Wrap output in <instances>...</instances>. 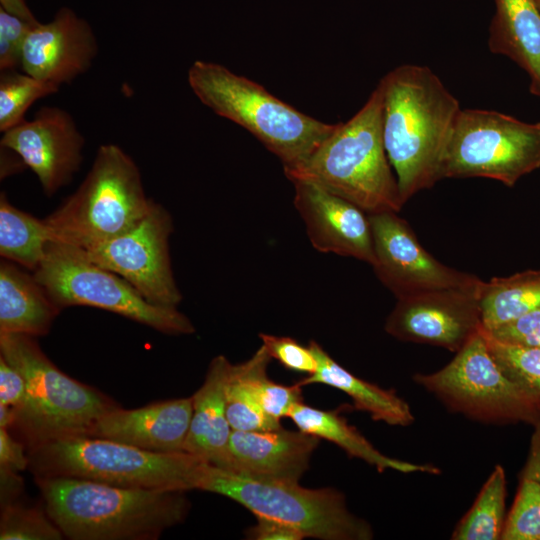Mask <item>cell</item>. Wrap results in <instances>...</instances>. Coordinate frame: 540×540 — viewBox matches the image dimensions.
Returning <instances> with one entry per match:
<instances>
[{"instance_id": "d6986e66", "label": "cell", "mask_w": 540, "mask_h": 540, "mask_svg": "<svg viewBox=\"0 0 540 540\" xmlns=\"http://www.w3.org/2000/svg\"><path fill=\"white\" fill-rule=\"evenodd\" d=\"M192 413V397L136 409L117 406L99 417L85 436L119 441L151 452H182Z\"/></svg>"}, {"instance_id": "9c48e42d", "label": "cell", "mask_w": 540, "mask_h": 540, "mask_svg": "<svg viewBox=\"0 0 540 540\" xmlns=\"http://www.w3.org/2000/svg\"><path fill=\"white\" fill-rule=\"evenodd\" d=\"M33 274L61 310L68 306H91L165 334L195 332L190 319L177 308L150 303L128 281L92 262L78 247L49 242L45 257Z\"/></svg>"}, {"instance_id": "52a82bcc", "label": "cell", "mask_w": 540, "mask_h": 540, "mask_svg": "<svg viewBox=\"0 0 540 540\" xmlns=\"http://www.w3.org/2000/svg\"><path fill=\"white\" fill-rule=\"evenodd\" d=\"M152 203L134 160L104 144L78 189L44 220L52 241L88 249L130 230Z\"/></svg>"}, {"instance_id": "4316f807", "label": "cell", "mask_w": 540, "mask_h": 540, "mask_svg": "<svg viewBox=\"0 0 540 540\" xmlns=\"http://www.w3.org/2000/svg\"><path fill=\"white\" fill-rule=\"evenodd\" d=\"M50 230L45 222L12 205L5 192L0 195V255L31 271L42 263Z\"/></svg>"}, {"instance_id": "277c9868", "label": "cell", "mask_w": 540, "mask_h": 540, "mask_svg": "<svg viewBox=\"0 0 540 540\" xmlns=\"http://www.w3.org/2000/svg\"><path fill=\"white\" fill-rule=\"evenodd\" d=\"M187 79L201 103L250 132L281 160L283 168L304 162L338 124L298 111L262 85L218 63L196 60Z\"/></svg>"}, {"instance_id": "6da1fadb", "label": "cell", "mask_w": 540, "mask_h": 540, "mask_svg": "<svg viewBox=\"0 0 540 540\" xmlns=\"http://www.w3.org/2000/svg\"><path fill=\"white\" fill-rule=\"evenodd\" d=\"M378 85L384 147L406 203L441 180L443 153L461 107L427 66H397Z\"/></svg>"}, {"instance_id": "e0dca14e", "label": "cell", "mask_w": 540, "mask_h": 540, "mask_svg": "<svg viewBox=\"0 0 540 540\" xmlns=\"http://www.w3.org/2000/svg\"><path fill=\"white\" fill-rule=\"evenodd\" d=\"M292 183L294 205L312 246L320 252L353 257L372 266L375 256L368 213L315 183Z\"/></svg>"}, {"instance_id": "f35d334b", "label": "cell", "mask_w": 540, "mask_h": 540, "mask_svg": "<svg viewBox=\"0 0 540 540\" xmlns=\"http://www.w3.org/2000/svg\"><path fill=\"white\" fill-rule=\"evenodd\" d=\"M28 464L24 445L14 439L7 428L0 427V467L20 472L27 469Z\"/></svg>"}, {"instance_id": "2e32d148", "label": "cell", "mask_w": 540, "mask_h": 540, "mask_svg": "<svg viewBox=\"0 0 540 540\" xmlns=\"http://www.w3.org/2000/svg\"><path fill=\"white\" fill-rule=\"evenodd\" d=\"M97 53L91 26L73 10L63 7L50 22L30 29L23 43L20 69L60 87L85 73Z\"/></svg>"}, {"instance_id": "d4e9b609", "label": "cell", "mask_w": 540, "mask_h": 540, "mask_svg": "<svg viewBox=\"0 0 540 540\" xmlns=\"http://www.w3.org/2000/svg\"><path fill=\"white\" fill-rule=\"evenodd\" d=\"M271 357L261 345L247 361L231 364L226 387V412L233 431H264L280 428V421L261 408L256 381L267 371Z\"/></svg>"}, {"instance_id": "7a4b0ae2", "label": "cell", "mask_w": 540, "mask_h": 540, "mask_svg": "<svg viewBox=\"0 0 540 540\" xmlns=\"http://www.w3.org/2000/svg\"><path fill=\"white\" fill-rule=\"evenodd\" d=\"M44 507L71 540H155L183 522L186 491L126 488L71 477H34Z\"/></svg>"}, {"instance_id": "e575fe53", "label": "cell", "mask_w": 540, "mask_h": 540, "mask_svg": "<svg viewBox=\"0 0 540 540\" xmlns=\"http://www.w3.org/2000/svg\"><path fill=\"white\" fill-rule=\"evenodd\" d=\"M33 26L0 7L1 72L20 68L23 43Z\"/></svg>"}, {"instance_id": "74e56055", "label": "cell", "mask_w": 540, "mask_h": 540, "mask_svg": "<svg viewBox=\"0 0 540 540\" xmlns=\"http://www.w3.org/2000/svg\"><path fill=\"white\" fill-rule=\"evenodd\" d=\"M257 522L246 535L253 540H301L305 536L297 528L274 519L256 517Z\"/></svg>"}, {"instance_id": "836d02e7", "label": "cell", "mask_w": 540, "mask_h": 540, "mask_svg": "<svg viewBox=\"0 0 540 540\" xmlns=\"http://www.w3.org/2000/svg\"><path fill=\"white\" fill-rule=\"evenodd\" d=\"M256 387L261 408L277 421L289 417L294 406L302 402V386L299 383L291 386L276 383L268 378L267 371L258 377Z\"/></svg>"}, {"instance_id": "d6a6232c", "label": "cell", "mask_w": 540, "mask_h": 540, "mask_svg": "<svg viewBox=\"0 0 540 540\" xmlns=\"http://www.w3.org/2000/svg\"><path fill=\"white\" fill-rule=\"evenodd\" d=\"M262 345L272 359L284 368L311 375L317 369V360L309 346L305 347L295 339L261 333Z\"/></svg>"}, {"instance_id": "8fae6325", "label": "cell", "mask_w": 540, "mask_h": 540, "mask_svg": "<svg viewBox=\"0 0 540 540\" xmlns=\"http://www.w3.org/2000/svg\"><path fill=\"white\" fill-rule=\"evenodd\" d=\"M414 381L449 410L487 424L540 423V407L491 355L481 328L440 370Z\"/></svg>"}, {"instance_id": "60d3db41", "label": "cell", "mask_w": 540, "mask_h": 540, "mask_svg": "<svg viewBox=\"0 0 540 540\" xmlns=\"http://www.w3.org/2000/svg\"><path fill=\"white\" fill-rule=\"evenodd\" d=\"M521 477L534 481L540 487V423L534 426Z\"/></svg>"}, {"instance_id": "4dcf8cb0", "label": "cell", "mask_w": 540, "mask_h": 540, "mask_svg": "<svg viewBox=\"0 0 540 540\" xmlns=\"http://www.w3.org/2000/svg\"><path fill=\"white\" fill-rule=\"evenodd\" d=\"M64 534L45 507L27 506L19 501L1 507V540H61Z\"/></svg>"}, {"instance_id": "f546056e", "label": "cell", "mask_w": 540, "mask_h": 540, "mask_svg": "<svg viewBox=\"0 0 540 540\" xmlns=\"http://www.w3.org/2000/svg\"><path fill=\"white\" fill-rule=\"evenodd\" d=\"M487 347L502 371L540 407V348L499 342L482 327Z\"/></svg>"}, {"instance_id": "4fadbf2b", "label": "cell", "mask_w": 540, "mask_h": 540, "mask_svg": "<svg viewBox=\"0 0 540 540\" xmlns=\"http://www.w3.org/2000/svg\"><path fill=\"white\" fill-rule=\"evenodd\" d=\"M368 215L375 256L372 267L397 299L438 289L472 287L482 281L434 258L398 212Z\"/></svg>"}, {"instance_id": "83f0119b", "label": "cell", "mask_w": 540, "mask_h": 540, "mask_svg": "<svg viewBox=\"0 0 540 540\" xmlns=\"http://www.w3.org/2000/svg\"><path fill=\"white\" fill-rule=\"evenodd\" d=\"M506 475L496 465L473 505L456 525L451 539L498 540L505 523Z\"/></svg>"}, {"instance_id": "9a60e30c", "label": "cell", "mask_w": 540, "mask_h": 540, "mask_svg": "<svg viewBox=\"0 0 540 540\" xmlns=\"http://www.w3.org/2000/svg\"><path fill=\"white\" fill-rule=\"evenodd\" d=\"M0 144L33 171L43 192L52 196L79 170L85 139L66 110L44 106L31 120L3 132Z\"/></svg>"}, {"instance_id": "484cf974", "label": "cell", "mask_w": 540, "mask_h": 540, "mask_svg": "<svg viewBox=\"0 0 540 540\" xmlns=\"http://www.w3.org/2000/svg\"><path fill=\"white\" fill-rule=\"evenodd\" d=\"M479 306L482 328L485 330L540 307V270H526L483 281Z\"/></svg>"}, {"instance_id": "3957f363", "label": "cell", "mask_w": 540, "mask_h": 540, "mask_svg": "<svg viewBox=\"0 0 540 540\" xmlns=\"http://www.w3.org/2000/svg\"><path fill=\"white\" fill-rule=\"evenodd\" d=\"M284 174L291 182L315 183L368 214L399 212L404 203L384 147L379 85L352 118L338 123L304 162L284 168Z\"/></svg>"}, {"instance_id": "7c38bea8", "label": "cell", "mask_w": 540, "mask_h": 540, "mask_svg": "<svg viewBox=\"0 0 540 540\" xmlns=\"http://www.w3.org/2000/svg\"><path fill=\"white\" fill-rule=\"evenodd\" d=\"M172 231L171 215L153 201L145 217L130 230L82 250L92 262L128 281L150 303L177 308L182 295L171 267Z\"/></svg>"}, {"instance_id": "1f68e13d", "label": "cell", "mask_w": 540, "mask_h": 540, "mask_svg": "<svg viewBox=\"0 0 540 540\" xmlns=\"http://www.w3.org/2000/svg\"><path fill=\"white\" fill-rule=\"evenodd\" d=\"M501 539L540 540V487L534 481L521 477Z\"/></svg>"}, {"instance_id": "8d00e7d4", "label": "cell", "mask_w": 540, "mask_h": 540, "mask_svg": "<svg viewBox=\"0 0 540 540\" xmlns=\"http://www.w3.org/2000/svg\"><path fill=\"white\" fill-rule=\"evenodd\" d=\"M27 400L25 379L17 369L0 356V405L12 409L17 419L26 407Z\"/></svg>"}, {"instance_id": "f1b7e54d", "label": "cell", "mask_w": 540, "mask_h": 540, "mask_svg": "<svg viewBox=\"0 0 540 540\" xmlns=\"http://www.w3.org/2000/svg\"><path fill=\"white\" fill-rule=\"evenodd\" d=\"M59 86L17 70L0 76V131L3 133L25 120L29 107L38 99L55 94Z\"/></svg>"}, {"instance_id": "ffe728a7", "label": "cell", "mask_w": 540, "mask_h": 540, "mask_svg": "<svg viewBox=\"0 0 540 540\" xmlns=\"http://www.w3.org/2000/svg\"><path fill=\"white\" fill-rule=\"evenodd\" d=\"M231 363L219 355L212 359L205 380L192 396L193 413L183 451L222 468L232 434L226 412V387Z\"/></svg>"}, {"instance_id": "7bdbcfd3", "label": "cell", "mask_w": 540, "mask_h": 540, "mask_svg": "<svg viewBox=\"0 0 540 540\" xmlns=\"http://www.w3.org/2000/svg\"><path fill=\"white\" fill-rule=\"evenodd\" d=\"M535 1H536V4H537L538 9H539V11H540V0H535Z\"/></svg>"}, {"instance_id": "30bf717a", "label": "cell", "mask_w": 540, "mask_h": 540, "mask_svg": "<svg viewBox=\"0 0 540 540\" xmlns=\"http://www.w3.org/2000/svg\"><path fill=\"white\" fill-rule=\"evenodd\" d=\"M540 168V122L485 109H462L453 125L440 178H489L513 187Z\"/></svg>"}, {"instance_id": "d590c367", "label": "cell", "mask_w": 540, "mask_h": 540, "mask_svg": "<svg viewBox=\"0 0 540 540\" xmlns=\"http://www.w3.org/2000/svg\"><path fill=\"white\" fill-rule=\"evenodd\" d=\"M485 331L505 344L540 348V307Z\"/></svg>"}, {"instance_id": "8992f818", "label": "cell", "mask_w": 540, "mask_h": 540, "mask_svg": "<svg viewBox=\"0 0 540 540\" xmlns=\"http://www.w3.org/2000/svg\"><path fill=\"white\" fill-rule=\"evenodd\" d=\"M0 356L26 382L27 404L13 427L28 450L57 439L85 436L99 417L118 406L103 393L63 373L45 355L36 337L0 333Z\"/></svg>"}, {"instance_id": "ab89813d", "label": "cell", "mask_w": 540, "mask_h": 540, "mask_svg": "<svg viewBox=\"0 0 540 540\" xmlns=\"http://www.w3.org/2000/svg\"><path fill=\"white\" fill-rule=\"evenodd\" d=\"M19 472L0 467V500L1 507L18 501L23 491V481Z\"/></svg>"}, {"instance_id": "ac0fdd59", "label": "cell", "mask_w": 540, "mask_h": 540, "mask_svg": "<svg viewBox=\"0 0 540 540\" xmlns=\"http://www.w3.org/2000/svg\"><path fill=\"white\" fill-rule=\"evenodd\" d=\"M319 438L282 427L264 431H232L221 469L251 478L299 482L309 467Z\"/></svg>"}, {"instance_id": "b9f144b4", "label": "cell", "mask_w": 540, "mask_h": 540, "mask_svg": "<svg viewBox=\"0 0 540 540\" xmlns=\"http://www.w3.org/2000/svg\"><path fill=\"white\" fill-rule=\"evenodd\" d=\"M0 3L1 8L10 14L17 16L32 25H37L39 23L28 8L25 0H0Z\"/></svg>"}, {"instance_id": "5bb4252c", "label": "cell", "mask_w": 540, "mask_h": 540, "mask_svg": "<svg viewBox=\"0 0 540 540\" xmlns=\"http://www.w3.org/2000/svg\"><path fill=\"white\" fill-rule=\"evenodd\" d=\"M445 288L397 299L385 331L407 342L458 352L482 327L479 293L482 285Z\"/></svg>"}, {"instance_id": "ba28073f", "label": "cell", "mask_w": 540, "mask_h": 540, "mask_svg": "<svg viewBox=\"0 0 540 540\" xmlns=\"http://www.w3.org/2000/svg\"><path fill=\"white\" fill-rule=\"evenodd\" d=\"M197 489L230 498L256 517L287 523L305 537L370 540L374 535L370 524L351 513L343 494L333 488L251 478L204 463Z\"/></svg>"}, {"instance_id": "603a6c76", "label": "cell", "mask_w": 540, "mask_h": 540, "mask_svg": "<svg viewBox=\"0 0 540 540\" xmlns=\"http://www.w3.org/2000/svg\"><path fill=\"white\" fill-rule=\"evenodd\" d=\"M309 348L317 360L315 373L298 383L324 384L347 394L357 410L367 412L375 421L394 426H408L414 415L409 404L394 391L383 389L347 371L339 365L317 342L311 341Z\"/></svg>"}, {"instance_id": "7402d4cb", "label": "cell", "mask_w": 540, "mask_h": 540, "mask_svg": "<svg viewBox=\"0 0 540 540\" xmlns=\"http://www.w3.org/2000/svg\"><path fill=\"white\" fill-rule=\"evenodd\" d=\"M61 309L27 269L0 263V333L46 335Z\"/></svg>"}, {"instance_id": "5b68a950", "label": "cell", "mask_w": 540, "mask_h": 540, "mask_svg": "<svg viewBox=\"0 0 540 540\" xmlns=\"http://www.w3.org/2000/svg\"><path fill=\"white\" fill-rule=\"evenodd\" d=\"M34 477H71L113 486L197 489L205 462L186 453H159L91 436L57 439L28 450Z\"/></svg>"}, {"instance_id": "44dd1931", "label": "cell", "mask_w": 540, "mask_h": 540, "mask_svg": "<svg viewBox=\"0 0 540 540\" xmlns=\"http://www.w3.org/2000/svg\"><path fill=\"white\" fill-rule=\"evenodd\" d=\"M495 14L488 47L514 61L530 78L531 92L540 97V11L535 0H494Z\"/></svg>"}, {"instance_id": "cb8c5ba5", "label": "cell", "mask_w": 540, "mask_h": 540, "mask_svg": "<svg viewBox=\"0 0 540 540\" xmlns=\"http://www.w3.org/2000/svg\"><path fill=\"white\" fill-rule=\"evenodd\" d=\"M288 418L302 432L336 444L350 457L365 461L378 472L391 469L401 473H440L433 465L410 463L380 453L337 411H324L300 402L294 406Z\"/></svg>"}]
</instances>
